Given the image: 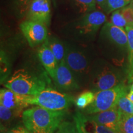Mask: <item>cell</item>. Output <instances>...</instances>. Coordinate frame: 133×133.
<instances>
[{"label":"cell","mask_w":133,"mask_h":133,"mask_svg":"<svg viewBox=\"0 0 133 133\" xmlns=\"http://www.w3.org/2000/svg\"><path fill=\"white\" fill-rule=\"evenodd\" d=\"M78 133H79V132H78Z\"/></svg>","instance_id":"35"},{"label":"cell","mask_w":133,"mask_h":133,"mask_svg":"<svg viewBox=\"0 0 133 133\" xmlns=\"http://www.w3.org/2000/svg\"><path fill=\"white\" fill-rule=\"evenodd\" d=\"M65 53L64 61L77 81L79 85H88L89 76L94 60L91 53L79 44L65 43Z\"/></svg>","instance_id":"4"},{"label":"cell","mask_w":133,"mask_h":133,"mask_svg":"<svg viewBox=\"0 0 133 133\" xmlns=\"http://www.w3.org/2000/svg\"><path fill=\"white\" fill-rule=\"evenodd\" d=\"M54 133H78L75 121H64Z\"/></svg>","instance_id":"24"},{"label":"cell","mask_w":133,"mask_h":133,"mask_svg":"<svg viewBox=\"0 0 133 133\" xmlns=\"http://www.w3.org/2000/svg\"><path fill=\"white\" fill-rule=\"evenodd\" d=\"M20 29L31 48L44 43L48 37L47 26L41 23L25 20L20 25Z\"/></svg>","instance_id":"10"},{"label":"cell","mask_w":133,"mask_h":133,"mask_svg":"<svg viewBox=\"0 0 133 133\" xmlns=\"http://www.w3.org/2000/svg\"><path fill=\"white\" fill-rule=\"evenodd\" d=\"M47 74L46 71L24 67L15 71L4 85L17 94L35 96L49 85Z\"/></svg>","instance_id":"1"},{"label":"cell","mask_w":133,"mask_h":133,"mask_svg":"<svg viewBox=\"0 0 133 133\" xmlns=\"http://www.w3.org/2000/svg\"><path fill=\"white\" fill-rule=\"evenodd\" d=\"M131 3H133V0H132V2H131Z\"/></svg>","instance_id":"34"},{"label":"cell","mask_w":133,"mask_h":133,"mask_svg":"<svg viewBox=\"0 0 133 133\" xmlns=\"http://www.w3.org/2000/svg\"><path fill=\"white\" fill-rule=\"evenodd\" d=\"M125 30L127 33L128 40V51L129 61V79H131L133 76V25H127Z\"/></svg>","instance_id":"19"},{"label":"cell","mask_w":133,"mask_h":133,"mask_svg":"<svg viewBox=\"0 0 133 133\" xmlns=\"http://www.w3.org/2000/svg\"><path fill=\"white\" fill-rule=\"evenodd\" d=\"M95 93V99L89 107L84 110V115H90L116 108L119 99L127 94V87L124 83H119L112 89Z\"/></svg>","instance_id":"8"},{"label":"cell","mask_w":133,"mask_h":133,"mask_svg":"<svg viewBox=\"0 0 133 133\" xmlns=\"http://www.w3.org/2000/svg\"><path fill=\"white\" fill-rule=\"evenodd\" d=\"M132 0H107L104 12L107 14L121 9L130 4Z\"/></svg>","instance_id":"22"},{"label":"cell","mask_w":133,"mask_h":133,"mask_svg":"<svg viewBox=\"0 0 133 133\" xmlns=\"http://www.w3.org/2000/svg\"><path fill=\"white\" fill-rule=\"evenodd\" d=\"M131 4L132 5V7H133V3H131Z\"/></svg>","instance_id":"33"},{"label":"cell","mask_w":133,"mask_h":133,"mask_svg":"<svg viewBox=\"0 0 133 133\" xmlns=\"http://www.w3.org/2000/svg\"><path fill=\"white\" fill-rule=\"evenodd\" d=\"M96 4L99 6V7L102 9L104 11L106 7V4H107V0H95Z\"/></svg>","instance_id":"30"},{"label":"cell","mask_w":133,"mask_h":133,"mask_svg":"<svg viewBox=\"0 0 133 133\" xmlns=\"http://www.w3.org/2000/svg\"><path fill=\"white\" fill-rule=\"evenodd\" d=\"M99 43H109L121 50H128V35L126 30L110 22L103 25L100 31Z\"/></svg>","instance_id":"9"},{"label":"cell","mask_w":133,"mask_h":133,"mask_svg":"<svg viewBox=\"0 0 133 133\" xmlns=\"http://www.w3.org/2000/svg\"><path fill=\"white\" fill-rule=\"evenodd\" d=\"M131 86L130 87V89H129V92H133V76H132V78H131Z\"/></svg>","instance_id":"31"},{"label":"cell","mask_w":133,"mask_h":133,"mask_svg":"<svg viewBox=\"0 0 133 133\" xmlns=\"http://www.w3.org/2000/svg\"><path fill=\"white\" fill-rule=\"evenodd\" d=\"M84 115L88 121H93L101 125L118 131L121 114L117 107H116L90 115Z\"/></svg>","instance_id":"14"},{"label":"cell","mask_w":133,"mask_h":133,"mask_svg":"<svg viewBox=\"0 0 133 133\" xmlns=\"http://www.w3.org/2000/svg\"><path fill=\"white\" fill-rule=\"evenodd\" d=\"M66 114V110L54 111L36 106L23 112V124L30 133H54Z\"/></svg>","instance_id":"3"},{"label":"cell","mask_w":133,"mask_h":133,"mask_svg":"<svg viewBox=\"0 0 133 133\" xmlns=\"http://www.w3.org/2000/svg\"><path fill=\"white\" fill-rule=\"evenodd\" d=\"M89 121V123L92 125L93 131L96 133H119L118 131L115 130V129L110 128L106 127V126L101 125V124L96 123L93 122V121Z\"/></svg>","instance_id":"28"},{"label":"cell","mask_w":133,"mask_h":133,"mask_svg":"<svg viewBox=\"0 0 133 133\" xmlns=\"http://www.w3.org/2000/svg\"><path fill=\"white\" fill-rule=\"evenodd\" d=\"M38 56L44 70L53 80L56 75L58 64L54 54L45 42L38 49Z\"/></svg>","instance_id":"15"},{"label":"cell","mask_w":133,"mask_h":133,"mask_svg":"<svg viewBox=\"0 0 133 133\" xmlns=\"http://www.w3.org/2000/svg\"><path fill=\"white\" fill-rule=\"evenodd\" d=\"M127 94H124L119 99L117 105V109L122 115H133V103L127 97Z\"/></svg>","instance_id":"21"},{"label":"cell","mask_w":133,"mask_h":133,"mask_svg":"<svg viewBox=\"0 0 133 133\" xmlns=\"http://www.w3.org/2000/svg\"><path fill=\"white\" fill-rule=\"evenodd\" d=\"M121 12L127 22L128 25H133V7L131 4L121 9Z\"/></svg>","instance_id":"27"},{"label":"cell","mask_w":133,"mask_h":133,"mask_svg":"<svg viewBox=\"0 0 133 133\" xmlns=\"http://www.w3.org/2000/svg\"><path fill=\"white\" fill-rule=\"evenodd\" d=\"M19 114L18 113L0 104V118L1 123H9L12 120L15 116Z\"/></svg>","instance_id":"26"},{"label":"cell","mask_w":133,"mask_h":133,"mask_svg":"<svg viewBox=\"0 0 133 133\" xmlns=\"http://www.w3.org/2000/svg\"><path fill=\"white\" fill-rule=\"evenodd\" d=\"M51 12L50 0H33L26 15V20L49 26Z\"/></svg>","instance_id":"12"},{"label":"cell","mask_w":133,"mask_h":133,"mask_svg":"<svg viewBox=\"0 0 133 133\" xmlns=\"http://www.w3.org/2000/svg\"><path fill=\"white\" fill-rule=\"evenodd\" d=\"M74 119L75 121L78 131L79 133H96L94 131L93 132H91L87 129L85 115L83 113L76 112L74 116Z\"/></svg>","instance_id":"23"},{"label":"cell","mask_w":133,"mask_h":133,"mask_svg":"<svg viewBox=\"0 0 133 133\" xmlns=\"http://www.w3.org/2000/svg\"><path fill=\"white\" fill-rule=\"evenodd\" d=\"M24 133H30V132H29V131H28L27 130H26V129L25 128V131H24Z\"/></svg>","instance_id":"32"},{"label":"cell","mask_w":133,"mask_h":133,"mask_svg":"<svg viewBox=\"0 0 133 133\" xmlns=\"http://www.w3.org/2000/svg\"><path fill=\"white\" fill-rule=\"evenodd\" d=\"M74 96L47 88L35 96H26L25 102L54 111L65 110L75 104Z\"/></svg>","instance_id":"6"},{"label":"cell","mask_w":133,"mask_h":133,"mask_svg":"<svg viewBox=\"0 0 133 133\" xmlns=\"http://www.w3.org/2000/svg\"><path fill=\"white\" fill-rule=\"evenodd\" d=\"M110 21L111 24L114 25L124 29H125L126 26L128 25L127 22L121 14V9L116 10L112 12V16L110 17Z\"/></svg>","instance_id":"25"},{"label":"cell","mask_w":133,"mask_h":133,"mask_svg":"<svg viewBox=\"0 0 133 133\" xmlns=\"http://www.w3.org/2000/svg\"><path fill=\"white\" fill-rule=\"evenodd\" d=\"M45 43L54 54L59 65L64 60L65 53V43L64 44L61 39L54 36H50L48 37Z\"/></svg>","instance_id":"16"},{"label":"cell","mask_w":133,"mask_h":133,"mask_svg":"<svg viewBox=\"0 0 133 133\" xmlns=\"http://www.w3.org/2000/svg\"><path fill=\"white\" fill-rule=\"evenodd\" d=\"M25 128L17 127L16 128L11 129L3 133H24Z\"/></svg>","instance_id":"29"},{"label":"cell","mask_w":133,"mask_h":133,"mask_svg":"<svg viewBox=\"0 0 133 133\" xmlns=\"http://www.w3.org/2000/svg\"><path fill=\"white\" fill-rule=\"evenodd\" d=\"M120 83V76L112 66L102 59L94 60L88 86L94 92L107 90Z\"/></svg>","instance_id":"5"},{"label":"cell","mask_w":133,"mask_h":133,"mask_svg":"<svg viewBox=\"0 0 133 133\" xmlns=\"http://www.w3.org/2000/svg\"><path fill=\"white\" fill-rule=\"evenodd\" d=\"M53 81L56 86L63 91L71 92L81 88L64 60L58 65Z\"/></svg>","instance_id":"11"},{"label":"cell","mask_w":133,"mask_h":133,"mask_svg":"<svg viewBox=\"0 0 133 133\" xmlns=\"http://www.w3.org/2000/svg\"><path fill=\"white\" fill-rule=\"evenodd\" d=\"M26 97L6 88H3L0 91V104L18 114L23 113V109L29 105L25 102Z\"/></svg>","instance_id":"13"},{"label":"cell","mask_w":133,"mask_h":133,"mask_svg":"<svg viewBox=\"0 0 133 133\" xmlns=\"http://www.w3.org/2000/svg\"><path fill=\"white\" fill-rule=\"evenodd\" d=\"M96 93L93 91H85L81 92L79 96H77L75 101V104L76 107L79 110L86 109L92 104L95 99Z\"/></svg>","instance_id":"18"},{"label":"cell","mask_w":133,"mask_h":133,"mask_svg":"<svg viewBox=\"0 0 133 133\" xmlns=\"http://www.w3.org/2000/svg\"><path fill=\"white\" fill-rule=\"evenodd\" d=\"M33 0H11L10 7L18 19L25 16Z\"/></svg>","instance_id":"17"},{"label":"cell","mask_w":133,"mask_h":133,"mask_svg":"<svg viewBox=\"0 0 133 133\" xmlns=\"http://www.w3.org/2000/svg\"><path fill=\"white\" fill-rule=\"evenodd\" d=\"M107 21L105 14L99 10L88 13L74 21L66 23L63 33L71 41L87 43L94 40L101 26Z\"/></svg>","instance_id":"2"},{"label":"cell","mask_w":133,"mask_h":133,"mask_svg":"<svg viewBox=\"0 0 133 133\" xmlns=\"http://www.w3.org/2000/svg\"><path fill=\"white\" fill-rule=\"evenodd\" d=\"M118 131L119 133H133V115H124L121 114Z\"/></svg>","instance_id":"20"},{"label":"cell","mask_w":133,"mask_h":133,"mask_svg":"<svg viewBox=\"0 0 133 133\" xmlns=\"http://www.w3.org/2000/svg\"><path fill=\"white\" fill-rule=\"evenodd\" d=\"M56 12L66 23L97 10L95 0H52Z\"/></svg>","instance_id":"7"}]
</instances>
